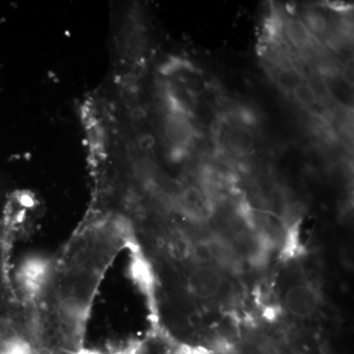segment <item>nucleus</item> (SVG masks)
I'll list each match as a JSON object with an SVG mask.
<instances>
[{
  "label": "nucleus",
  "mask_w": 354,
  "mask_h": 354,
  "mask_svg": "<svg viewBox=\"0 0 354 354\" xmlns=\"http://www.w3.org/2000/svg\"><path fill=\"white\" fill-rule=\"evenodd\" d=\"M165 132L171 145L183 150L189 145L195 135L192 122L187 115L179 111L169 114L165 123Z\"/></svg>",
  "instance_id": "nucleus-6"
},
{
  "label": "nucleus",
  "mask_w": 354,
  "mask_h": 354,
  "mask_svg": "<svg viewBox=\"0 0 354 354\" xmlns=\"http://www.w3.org/2000/svg\"><path fill=\"white\" fill-rule=\"evenodd\" d=\"M286 34L288 41L299 50H307L313 46V35L301 20L295 18L286 19Z\"/></svg>",
  "instance_id": "nucleus-8"
},
{
  "label": "nucleus",
  "mask_w": 354,
  "mask_h": 354,
  "mask_svg": "<svg viewBox=\"0 0 354 354\" xmlns=\"http://www.w3.org/2000/svg\"><path fill=\"white\" fill-rule=\"evenodd\" d=\"M174 354H213V353L205 346L181 344L177 348Z\"/></svg>",
  "instance_id": "nucleus-15"
},
{
  "label": "nucleus",
  "mask_w": 354,
  "mask_h": 354,
  "mask_svg": "<svg viewBox=\"0 0 354 354\" xmlns=\"http://www.w3.org/2000/svg\"><path fill=\"white\" fill-rule=\"evenodd\" d=\"M295 101L306 108H312L318 104V95L315 88L308 83H301L292 91Z\"/></svg>",
  "instance_id": "nucleus-12"
},
{
  "label": "nucleus",
  "mask_w": 354,
  "mask_h": 354,
  "mask_svg": "<svg viewBox=\"0 0 354 354\" xmlns=\"http://www.w3.org/2000/svg\"><path fill=\"white\" fill-rule=\"evenodd\" d=\"M300 225H301V221H297L286 228L285 234L281 241V252H279V258L283 262H288L304 255L305 246L300 234Z\"/></svg>",
  "instance_id": "nucleus-7"
},
{
  "label": "nucleus",
  "mask_w": 354,
  "mask_h": 354,
  "mask_svg": "<svg viewBox=\"0 0 354 354\" xmlns=\"http://www.w3.org/2000/svg\"><path fill=\"white\" fill-rule=\"evenodd\" d=\"M290 354H305V353H290Z\"/></svg>",
  "instance_id": "nucleus-19"
},
{
  "label": "nucleus",
  "mask_w": 354,
  "mask_h": 354,
  "mask_svg": "<svg viewBox=\"0 0 354 354\" xmlns=\"http://www.w3.org/2000/svg\"><path fill=\"white\" fill-rule=\"evenodd\" d=\"M134 279L138 281L142 290L145 291L147 295H152L153 290V276L152 269L145 260L142 258H136L133 263L132 268Z\"/></svg>",
  "instance_id": "nucleus-9"
},
{
  "label": "nucleus",
  "mask_w": 354,
  "mask_h": 354,
  "mask_svg": "<svg viewBox=\"0 0 354 354\" xmlns=\"http://www.w3.org/2000/svg\"><path fill=\"white\" fill-rule=\"evenodd\" d=\"M281 310L277 305H268L264 309V317L268 321H276L281 316Z\"/></svg>",
  "instance_id": "nucleus-17"
},
{
  "label": "nucleus",
  "mask_w": 354,
  "mask_h": 354,
  "mask_svg": "<svg viewBox=\"0 0 354 354\" xmlns=\"http://www.w3.org/2000/svg\"><path fill=\"white\" fill-rule=\"evenodd\" d=\"M276 81L283 91L292 92L300 84L304 83V76L295 67H281L276 74Z\"/></svg>",
  "instance_id": "nucleus-10"
},
{
  "label": "nucleus",
  "mask_w": 354,
  "mask_h": 354,
  "mask_svg": "<svg viewBox=\"0 0 354 354\" xmlns=\"http://www.w3.org/2000/svg\"><path fill=\"white\" fill-rule=\"evenodd\" d=\"M212 353L232 354L234 353V346L225 339H218L214 344V348L212 349Z\"/></svg>",
  "instance_id": "nucleus-16"
},
{
  "label": "nucleus",
  "mask_w": 354,
  "mask_h": 354,
  "mask_svg": "<svg viewBox=\"0 0 354 354\" xmlns=\"http://www.w3.org/2000/svg\"><path fill=\"white\" fill-rule=\"evenodd\" d=\"M223 285V276L218 270L209 266L197 268L188 279V288L194 297L209 299L220 292Z\"/></svg>",
  "instance_id": "nucleus-4"
},
{
  "label": "nucleus",
  "mask_w": 354,
  "mask_h": 354,
  "mask_svg": "<svg viewBox=\"0 0 354 354\" xmlns=\"http://www.w3.org/2000/svg\"><path fill=\"white\" fill-rule=\"evenodd\" d=\"M134 169L137 177L146 183H151L157 176V167L150 158H140L135 164Z\"/></svg>",
  "instance_id": "nucleus-13"
},
{
  "label": "nucleus",
  "mask_w": 354,
  "mask_h": 354,
  "mask_svg": "<svg viewBox=\"0 0 354 354\" xmlns=\"http://www.w3.org/2000/svg\"><path fill=\"white\" fill-rule=\"evenodd\" d=\"M214 135L221 152L236 158L249 157L255 149L252 130L242 123L230 120H218L214 123Z\"/></svg>",
  "instance_id": "nucleus-1"
},
{
  "label": "nucleus",
  "mask_w": 354,
  "mask_h": 354,
  "mask_svg": "<svg viewBox=\"0 0 354 354\" xmlns=\"http://www.w3.org/2000/svg\"><path fill=\"white\" fill-rule=\"evenodd\" d=\"M156 140L155 137H153L152 135H143L141 138L139 139L138 141V147L140 150L146 151L151 150L153 146H155Z\"/></svg>",
  "instance_id": "nucleus-18"
},
{
  "label": "nucleus",
  "mask_w": 354,
  "mask_h": 354,
  "mask_svg": "<svg viewBox=\"0 0 354 354\" xmlns=\"http://www.w3.org/2000/svg\"><path fill=\"white\" fill-rule=\"evenodd\" d=\"M349 171L344 165H335L330 171V179L337 187H346L349 183Z\"/></svg>",
  "instance_id": "nucleus-14"
},
{
  "label": "nucleus",
  "mask_w": 354,
  "mask_h": 354,
  "mask_svg": "<svg viewBox=\"0 0 354 354\" xmlns=\"http://www.w3.org/2000/svg\"><path fill=\"white\" fill-rule=\"evenodd\" d=\"M286 308L297 318H308L319 306V295L315 288L306 283L291 286L285 297Z\"/></svg>",
  "instance_id": "nucleus-2"
},
{
  "label": "nucleus",
  "mask_w": 354,
  "mask_h": 354,
  "mask_svg": "<svg viewBox=\"0 0 354 354\" xmlns=\"http://www.w3.org/2000/svg\"><path fill=\"white\" fill-rule=\"evenodd\" d=\"M50 264L41 258L26 261L20 272V281L28 295L34 297L41 293L50 279Z\"/></svg>",
  "instance_id": "nucleus-5"
},
{
  "label": "nucleus",
  "mask_w": 354,
  "mask_h": 354,
  "mask_svg": "<svg viewBox=\"0 0 354 354\" xmlns=\"http://www.w3.org/2000/svg\"><path fill=\"white\" fill-rule=\"evenodd\" d=\"M302 22L308 28L312 35H317V36L325 35L329 29L327 18L324 16V14L313 9H310L305 12L304 20Z\"/></svg>",
  "instance_id": "nucleus-11"
},
{
  "label": "nucleus",
  "mask_w": 354,
  "mask_h": 354,
  "mask_svg": "<svg viewBox=\"0 0 354 354\" xmlns=\"http://www.w3.org/2000/svg\"><path fill=\"white\" fill-rule=\"evenodd\" d=\"M179 208L184 215L196 223H203L213 216V203L204 191L189 186L185 188L179 197Z\"/></svg>",
  "instance_id": "nucleus-3"
}]
</instances>
